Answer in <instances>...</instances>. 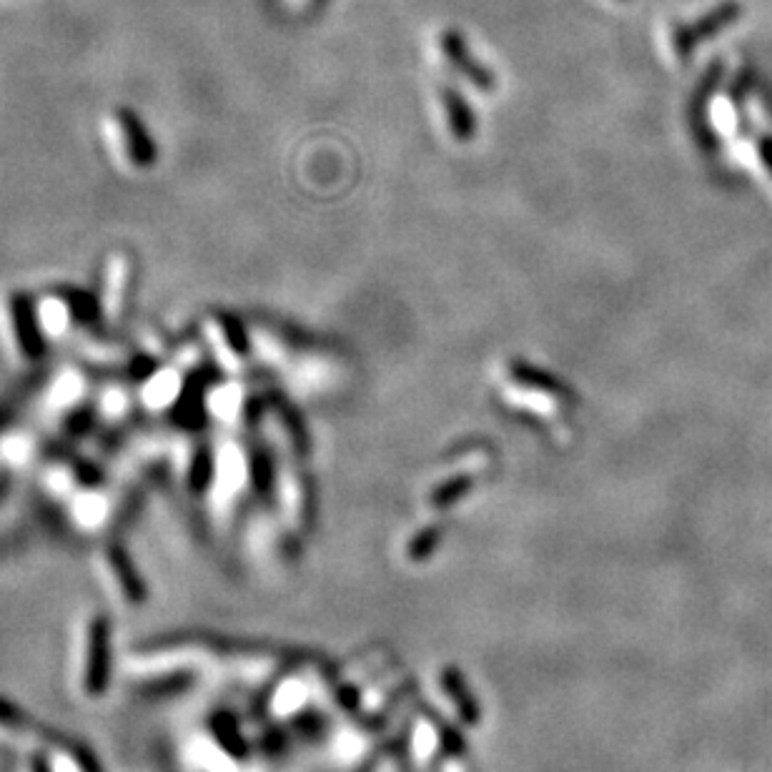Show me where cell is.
I'll return each mask as SVG.
<instances>
[{
	"label": "cell",
	"mask_w": 772,
	"mask_h": 772,
	"mask_svg": "<svg viewBox=\"0 0 772 772\" xmlns=\"http://www.w3.org/2000/svg\"><path fill=\"white\" fill-rule=\"evenodd\" d=\"M737 13H740V8H737L735 3H727V6H720L715 13H712V16L702 18L700 26H695V28H692V31H687V33H682V36H680V46H692V43H695L697 38L712 36V33L720 31L722 26H727V23H730L732 18L737 16Z\"/></svg>",
	"instance_id": "6da1fadb"
}]
</instances>
